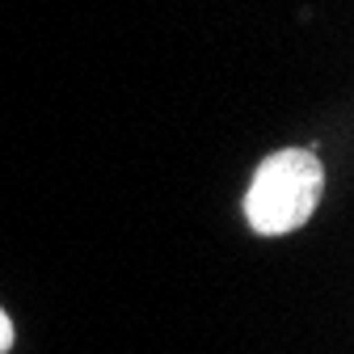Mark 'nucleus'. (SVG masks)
<instances>
[{
  "label": "nucleus",
  "instance_id": "nucleus-1",
  "mask_svg": "<svg viewBox=\"0 0 354 354\" xmlns=\"http://www.w3.org/2000/svg\"><path fill=\"white\" fill-rule=\"evenodd\" d=\"M325 194V169L308 148H283L266 156L245 194V219L261 236H283L308 224Z\"/></svg>",
  "mask_w": 354,
  "mask_h": 354
},
{
  "label": "nucleus",
  "instance_id": "nucleus-2",
  "mask_svg": "<svg viewBox=\"0 0 354 354\" xmlns=\"http://www.w3.org/2000/svg\"><path fill=\"white\" fill-rule=\"evenodd\" d=\"M9 346H13V325L5 317V308H0V354H9Z\"/></svg>",
  "mask_w": 354,
  "mask_h": 354
}]
</instances>
